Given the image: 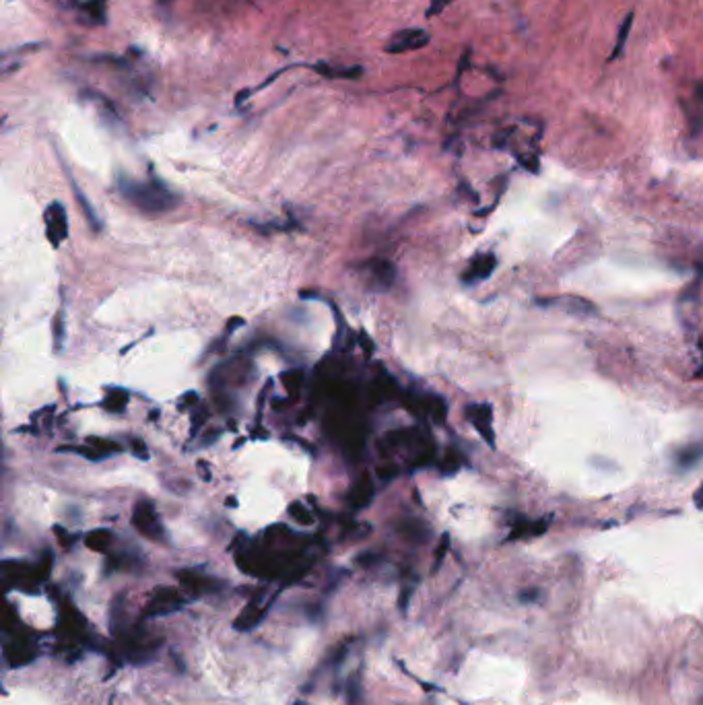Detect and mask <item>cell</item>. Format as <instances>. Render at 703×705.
<instances>
[{
	"instance_id": "obj_1",
	"label": "cell",
	"mask_w": 703,
	"mask_h": 705,
	"mask_svg": "<svg viewBox=\"0 0 703 705\" xmlns=\"http://www.w3.org/2000/svg\"><path fill=\"white\" fill-rule=\"evenodd\" d=\"M118 188L124 194V198H128L133 205L142 210H149V213H159V210H167V208L176 206V196L157 180L135 182L128 178H120Z\"/></svg>"
},
{
	"instance_id": "obj_2",
	"label": "cell",
	"mask_w": 703,
	"mask_h": 705,
	"mask_svg": "<svg viewBox=\"0 0 703 705\" xmlns=\"http://www.w3.org/2000/svg\"><path fill=\"white\" fill-rule=\"evenodd\" d=\"M429 42L431 35L425 29H403V31H396L388 40L384 50L388 54H407V52L425 47Z\"/></svg>"
},
{
	"instance_id": "obj_3",
	"label": "cell",
	"mask_w": 703,
	"mask_h": 705,
	"mask_svg": "<svg viewBox=\"0 0 703 705\" xmlns=\"http://www.w3.org/2000/svg\"><path fill=\"white\" fill-rule=\"evenodd\" d=\"M64 9L79 13L81 21L87 25H106L108 21V0H58Z\"/></svg>"
},
{
	"instance_id": "obj_4",
	"label": "cell",
	"mask_w": 703,
	"mask_h": 705,
	"mask_svg": "<svg viewBox=\"0 0 703 705\" xmlns=\"http://www.w3.org/2000/svg\"><path fill=\"white\" fill-rule=\"evenodd\" d=\"M45 221H47V237L50 242L58 248L62 239H67L68 235V223H67V213L60 203L50 205L47 213H45Z\"/></svg>"
},
{
	"instance_id": "obj_5",
	"label": "cell",
	"mask_w": 703,
	"mask_h": 705,
	"mask_svg": "<svg viewBox=\"0 0 703 705\" xmlns=\"http://www.w3.org/2000/svg\"><path fill=\"white\" fill-rule=\"evenodd\" d=\"M135 526L145 534V536H151V538H159L161 534V526H159L157 514L153 509V505L149 501H140L138 505L135 507V518H133Z\"/></svg>"
},
{
	"instance_id": "obj_6",
	"label": "cell",
	"mask_w": 703,
	"mask_h": 705,
	"mask_svg": "<svg viewBox=\"0 0 703 705\" xmlns=\"http://www.w3.org/2000/svg\"><path fill=\"white\" fill-rule=\"evenodd\" d=\"M468 417L473 421V425L476 427V432L483 435L485 441H489L491 446L495 444V433H493V419H491V407L489 405H473L468 409Z\"/></svg>"
},
{
	"instance_id": "obj_7",
	"label": "cell",
	"mask_w": 703,
	"mask_h": 705,
	"mask_svg": "<svg viewBox=\"0 0 703 705\" xmlns=\"http://www.w3.org/2000/svg\"><path fill=\"white\" fill-rule=\"evenodd\" d=\"M495 264H497V258L493 254H480V256H476L475 260L471 262L466 274H464V283L475 285V283H480V281L489 278L491 273L495 271Z\"/></svg>"
},
{
	"instance_id": "obj_8",
	"label": "cell",
	"mask_w": 703,
	"mask_h": 705,
	"mask_svg": "<svg viewBox=\"0 0 703 705\" xmlns=\"http://www.w3.org/2000/svg\"><path fill=\"white\" fill-rule=\"evenodd\" d=\"M536 303H539V305H551V308H563V310L571 312V314H590V312H596V308L592 305V301H586V299H582V297H573V295L539 299Z\"/></svg>"
},
{
	"instance_id": "obj_9",
	"label": "cell",
	"mask_w": 703,
	"mask_h": 705,
	"mask_svg": "<svg viewBox=\"0 0 703 705\" xmlns=\"http://www.w3.org/2000/svg\"><path fill=\"white\" fill-rule=\"evenodd\" d=\"M308 69H312L320 77H326V79H355V77H359L363 72V69H359V67L349 69V67H337V64H328V62L310 64Z\"/></svg>"
},
{
	"instance_id": "obj_10",
	"label": "cell",
	"mask_w": 703,
	"mask_h": 705,
	"mask_svg": "<svg viewBox=\"0 0 703 705\" xmlns=\"http://www.w3.org/2000/svg\"><path fill=\"white\" fill-rule=\"evenodd\" d=\"M634 21H635V13L634 11H629V13H627V17L623 19V23L619 25L617 40H614V46H612L611 56H609V62L617 60V58L623 54V50H625V44H627V38H629V31H631V25H634Z\"/></svg>"
},
{
	"instance_id": "obj_11",
	"label": "cell",
	"mask_w": 703,
	"mask_h": 705,
	"mask_svg": "<svg viewBox=\"0 0 703 705\" xmlns=\"http://www.w3.org/2000/svg\"><path fill=\"white\" fill-rule=\"evenodd\" d=\"M176 607H180V598L176 590H159L153 598V604H151V611L157 609L153 614H163L167 611H174Z\"/></svg>"
},
{
	"instance_id": "obj_12",
	"label": "cell",
	"mask_w": 703,
	"mask_h": 705,
	"mask_svg": "<svg viewBox=\"0 0 703 705\" xmlns=\"http://www.w3.org/2000/svg\"><path fill=\"white\" fill-rule=\"evenodd\" d=\"M546 524H549V520H544V522H528V520H524V518H520L518 522L514 524V530H512V538H524V536H539V534H543L544 530H546Z\"/></svg>"
},
{
	"instance_id": "obj_13",
	"label": "cell",
	"mask_w": 703,
	"mask_h": 705,
	"mask_svg": "<svg viewBox=\"0 0 703 705\" xmlns=\"http://www.w3.org/2000/svg\"><path fill=\"white\" fill-rule=\"evenodd\" d=\"M112 543V534L108 530H95L87 536V546H91L93 551H106Z\"/></svg>"
},
{
	"instance_id": "obj_14",
	"label": "cell",
	"mask_w": 703,
	"mask_h": 705,
	"mask_svg": "<svg viewBox=\"0 0 703 705\" xmlns=\"http://www.w3.org/2000/svg\"><path fill=\"white\" fill-rule=\"evenodd\" d=\"M369 500H371V485H369V480L365 478V480H361V483L351 491V501L359 507V505H365Z\"/></svg>"
},
{
	"instance_id": "obj_15",
	"label": "cell",
	"mask_w": 703,
	"mask_h": 705,
	"mask_svg": "<svg viewBox=\"0 0 703 705\" xmlns=\"http://www.w3.org/2000/svg\"><path fill=\"white\" fill-rule=\"evenodd\" d=\"M283 380H285V384H287V388H289L291 392H299L301 382H303V373H301L299 369H293V371L285 373V376H283Z\"/></svg>"
},
{
	"instance_id": "obj_16",
	"label": "cell",
	"mask_w": 703,
	"mask_h": 705,
	"mask_svg": "<svg viewBox=\"0 0 703 705\" xmlns=\"http://www.w3.org/2000/svg\"><path fill=\"white\" fill-rule=\"evenodd\" d=\"M454 0H431V4L427 6V11H425V15H427V19H431V17H437V15H442L450 4H452Z\"/></svg>"
},
{
	"instance_id": "obj_17",
	"label": "cell",
	"mask_w": 703,
	"mask_h": 705,
	"mask_svg": "<svg viewBox=\"0 0 703 705\" xmlns=\"http://www.w3.org/2000/svg\"><path fill=\"white\" fill-rule=\"evenodd\" d=\"M77 198H79V203H81V208H83V210H85V215H87V219H89L91 227H93V229H95V231H97V229L101 227V225H99V223H97V217H95V213H93V208H91V206H89V201H87V198H85V196H83V194H81V192H79V190H77Z\"/></svg>"
},
{
	"instance_id": "obj_18",
	"label": "cell",
	"mask_w": 703,
	"mask_h": 705,
	"mask_svg": "<svg viewBox=\"0 0 703 705\" xmlns=\"http://www.w3.org/2000/svg\"><path fill=\"white\" fill-rule=\"evenodd\" d=\"M376 274L380 276V281H384L386 285H390L392 278H394V269H392L390 262H380V264H376Z\"/></svg>"
},
{
	"instance_id": "obj_19",
	"label": "cell",
	"mask_w": 703,
	"mask_h": 705,
	"mask_svg": "<svg viewBox=\"0 0 703 705\" xmlns=\"http://www.w3.org/2000/svg\"><path fill=\"white\" fill-rule=\"evenodd\" d=\"M289 512H291V516H293L295 520H299L301 524L312 522V520H310V514L303 509V505H301V503H293V505L289 507Z\"/></svg>"
},
{
	"instance_id": "obj_20",
	"label": "cell",
	"mask_w": 703,
	"mask_h": 705,
	"mask_svg": "<svg viewBox=\"0 0 703 705\" xmlns=\"http://www.w3.org/2000/svg\"><path fill=\"white\" fill-rule=\"evenodd\" d=\"M133 448H135V454L140 458V460H147L149 458V454H147V448H145V444L140 441V439H133Z\"/></svg>"
},
{
	"instance_id": "obj_21",
	"label": "cell",
	"mask_w": 703,
	"mask_h": 705,
	"mask_svg": "<svg viewBox=\"0 0 703 705\" xmlns=\"http://www.w3.org/2000/svg\"><path fill=\"white\" fill-rule=\"evenodd\" d=\"M54 337H56V349H60V341H62V318L58 316L56 324H54Z\"/></svg>"
},
{
	"instance_id": "obj_22",
	"label": "cell",
	"mask_w": 703,
	"mask_h": 705,
	"mask_svg": "<svg viewBox=\"0 0 703 705\" xmlns=\"http://www.w3.org/2000/svg\"><path fill=\"white\" fill-rule=\"evenodd\" d=\"M520 598L524 602H536V600H539V590H528V594L522 592Z\"/></svg>"
},
{
	"instance_id": "obj_23",
	"label": "cell",
	"mask_w": 703,
	"mask_h": 705,
	"mask_svg": "<svg viewBox=\"0 0 703 705\" xmlns=\"http://www.w3.org/2000/svg\"><path fill=\"white\" fill-rule=\"evenodd\" d=\"M396 473H398V470H396V466H384V468H380V470H378V475H380L382 478H392L394 475H396Z\"/></svg>"
}]
</instances>
